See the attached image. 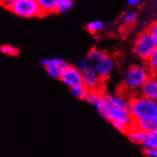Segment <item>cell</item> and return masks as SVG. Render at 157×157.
Wrapping results in <instances>:
<instances>
[{
	"label": "cell",
	"instance_id": "cell-1",
	"mask_svg": "<svg viewBox=\"0 0 157 157\" xmlns=\"http://www.w3.org/2000/svg\"><path fill=\"white\" fill-rule=\"evenodd\" d=\"M127 109L133 121L144 119H157V100L135 94L128 99Z\"/></svg>",
	"mask_w": 157,
	"mask_h": 157
},
{
	"label": "cell",
	"instance_id": "cell-2",
	"mask_svg": "<svg viewBox=\"0 0 157 157\" xmlns=\"http://www.w3.org/2000/svg\"><path fill=\"white\" fill-rule=\"evenodd\" d=\"M151 73L152 72L147 67L146 64L145 65H133L128 67L124 73L122 82L123 90L127 92H134L135 95L136 91L139 90L142 84Z\"/></svg>",
	"mask_w": 157,
	"mask_h": 157
},
{
	"label": "cell",
	"instance_id": "cell-3",
	"mask_svg": "<svg viewBox=\"0 0 157 157\" xmlns=\"http://www.w3.org/2000/svg\"><path fill=\"white\" fill-rule=\"evenodd\" d=\"M156 50L157 39L153 38L147 30L138 35L133 44V52L144 62H146Z\"/></svg>",
	"mask_w": 157,
	"mask_h": 157
},
{
	"label": "cell",
	"instance_id": "cell-4",
	"mask_svg": "<svg viewBox=\"0 0 157 157\" xmlns=\"http://www.w3.org/2000/svg\"><path fill=\"white\" fill-rule=\"evenodd\" d=\"M15 15L21 18H33L43 16L37 0H17L9 9Z\"/></svg>",
	"mask_w": 157,
	"mask_h": 157
},
{
	"label": "cell",
	"instance_id": "cell-5",
	"mask_svg": "<svg viewBox=\"0 0 157 157\" xmlns=\"http://www.w3.org/2000/svg\"><path fill=\"white\" fill-rule=\"evenodd\" d=\"M104 118L113 124L120 123L128 127H132L133 124V119L126 108L109 107Z\"/></svg>",
	"mask_w": 157,
	"mask_h": 157
},
{
	"label": "cell",
	"instance_id": "cell-6",
	"mask_svg": "<svg viewBox=\"0 0 157 157\" xmlns=\"http://www.w3.org/2000/svg\"><path fill=\"white\" fill-rule=\"evenodd\" d=\"M41 64L45 67L48 75L54 79L60 80L61 75L64 71L69 66V64L61 58H43L41 60Z\"/></svg>",
	"mask_w": 157,
	"mask_h": 157
},
{
	"label": "cell",
	"instance_id": "cell-7",
	"mask_svg": "<svg viewBox=\"0 0 157 157\" xmlns=\"http://www.w3.org/2000/svg\"><path fill=\"white\" fill-rule=\"evenodd\" d=\"M115 67H116L115 59L113 56L107 54L104 58L101 59L96 65L92 68V70H94L100 76V78L105 82L110 77Z\"/></svg>",
	"mask_w": 157,
	"mask_h": 157
},
{
	"label": "cell",
	"instance_id": "cell-8",
	"mask_svg": "<svg viewBox=\"0 0 157 157\" xmlns=\"http://www.w3.org/2000/svg\"><path fill=\"white\" fill-rule=\"evenodd\" d=\"M82 71V85L88 90H101L104 81L92 69H86Z\"/></svg>",
	"mask_w": 157,
	"mask_h": 157
},
{
	"label": "cell",
	"instance_id": "cell-9",
	"mask_svg": "<svg viewBox=\"0 0 157 157\" xmlns=\"http://www.w3.org/2000/svg\"><path fill=\"white\" fill-rule=\"evenodd\" d=\"M60 80L69 88L81 85L82 84V71L79 70L78 67L69 65L66 68V70L64 71Z\"/></svg>",
	"mask_w": 157,
	"mask_h": 157
},
{
	"label": "cell",
	"instance_id": "cell-10",
	"mask_svg": "<svg viewBox=\"0 0 157 157\" xmlns=\"http://www.w3.org/2000/svg\"><path fill=\"white\" fill-rule=\"evenodd\" d=\"M139 91H140L139 95L141 96L152 100H157V80H156V75L154 73H151L146 79V81L140 87Z\"/></svg>",
	"mask_w": 157,
	"mask_h": 157
},
{
	"label": "cell",
	"instance_id": "cell-11",
	"mask_svg": "<svg viewBox=\"0 0 157 157\" xmlns=\"http://www.w3.org/2000/svg\"><path fill=\"white\" fill-rule=\"evenodd\" d=\"M106 100L109 107H119V108H126L128 103V99L122 94H107Z\"/></svg>",
	"mask_w": 157,
	"mask_h": 157
},
{
	"label": "cell",
	"instance_id": "cell-12",
	"mask_svg": "<svg viewBox=\"0 0 157 157\" xmlns=\"http://www.w3.org/2000/svg\"><path fill=\"white\" fill-rule=\"evenodd\" d=\"M132 126L145 132H151L157 131V119H144L133 121Z\"/></svg>",
	"mask_w": 157,
	"mask_h": 157
},
{
	"label": "cell",
	"instance_id": "cell-13",
	"mask_svg": "<svg viewBox=\"0 0 157 157\" xmlns=\"http://www.w3.org/2000/svg\"><path fill=\"white\" fill-rule=\"evenodd\" d=\"M126 134H127V136H128V140H130V141H132V143H135V144L141 145V143L143 142L147 132L139 130V128H137L134 126H132L130 128H128V131L127 132Z\"/></svg>",
	"mask_w": 157,
	"mask_h": 157
},
{
	"label": "cell",
	"instance_id": "cell-14",
	"mask_svg": "<svg viewBox=\"0 0 157 157\" xmlns=\"http://www.w3.org/2000/svg\"><path fill=\"white\" fill-rule=\"evenodd\" d=\"M37 2L41 8L43 15H47L55 13V8L59 0H37Z\"/></svg>",
	"mask_w": 157,
	"mask_h": 157
},
{
	"label": "cell",
	"instance_id": "cell-15",
	"mask_svg": "<svg viewBox=\"0 0 157 157\" xmlns=\"http://www.w3.org/2000/svg\"><path fill=\"white\" fill-rule=\"evenodd\" d=\"M141 146L143 149H157V131L147 132Z\"/></svg>",
	"mask_w": 157,
	"mask_h": 157
},
{
	"label": "cell",
	"instance_id": "cell-16",
	"mask_svg": "<svg viewBox=\"0 0 157 157\" xmlns=\"http://www.w3.org/2000/svg\"><path fill=\"white\" fill-rule=\"evenodd\" d=\"M73 6L72 0H59L57 6L55 8V13H68Z\"/></svg>",
	"mask_w": 157,
	"mask_h": 157
},
{
	"label": "cell",
	"instance_id": "cell-17",
	"mask_svg": "<svg viewBox=\"0 0 157 157\" xmlns=\"http://www.w3.org/2000/svg\"><path fill=\"white\" fill-rule=\"evenodd\" d=\"M86 29L89 33H90L92 34H96V33H99L104 29V23L100 20L91 21V22L87 24Z\"/></svg>",
	"mask_w": 157,
	"mask_h": 157
},
{
	"label": "cell",
	"instance_id": "cell-18",
	"mask_svg": "<svg viewBox=\"0 0 157 157\" xmlns=\"http://www.w3.org/2000/svg\"><path fill=\"white\" fill-rule=\"evenodd\" d=\"M70 89H71V94L75 97H76L77 99H80V100H85L88 90L82 84L77 85V86H73V87H71Z\"/></svg>",
	"mask_w": 157,
	"mask_h": 157
},
{
	"label": "cell",
	"instance_id": "cell-19",
	"mask_svg": "<svg viewBox=\"0 0 157 157\" xmlns=\"http://www.w3.org/2000/svg\"><path fill=\"white\" fill-rule=\"evenodd\" d=\"M0 52L1 53L5 55H9V56H17L19 54V49L15 48L12 45H2L0 46Z\"/></svg>",
	"mask_w": 157,
	"mask_h": 157
},
{
	"label": "cell",
	"instance_id": "cell-20",
	"mask_svg": "<svg viewBox=\"0 0 157 157\" xmlns=\"http://www.w3.org/2000/svg\"><path fill=\"white\" fill-rule=\"evenodd\" d=\"M146 65L152 73H154L156 71V70H157V50L149 58H147V60L146 61Z\"/></svg>",
	"mask_w": 157,
	"mask_h": 157
},
{
	"label": "cell",
	"instance_id": "cell-21",
	"mask_svg": "<svg viewBox=\"0 0 157 157\" xmlns=\"http://www.w3.org/2000/svg\"><path fill=\"white\" fill-rule=\"evenodd\" d=\"M136 19H137V13L130 12V13H128L124 17V24H126L128 26H131L136 21Z\"/></svg>",
	"mask_w": 157,
	"mask_h": 157
},
{
	"label": "cell",
	"instance_id": "cell-22",
	"mask_svg": "<svg viewBox=\"0 0 157 157\" xmlns=\"http://www.w3.org/2000/svg\"><path fill=\"white\" fill-rule=\"evenodd\" d=\"M113 127L116 128V130L120 132H122V133H127V132L128 131V128H130L131 127H128L127 125H124V124H120V123H114L113 124Z\"/></svg>",
	"mask_w": 157,
	"mask_h": 157
},
{
	"label": "cell",
	"instance_id": "cell-23",
	"mask_svg": "<svg viewBox=\"0 0 157 157\" xmlns=\"http://www.w3.org/2000/svg\"><path fill=\"white\" fill-rule=\"evenodd\" d=\"M147 31L150 32V33L152 35V37H153V38L157 39V24H156V22H153V23L150 26L149 29H147Z\"/></svg>",
	"mask_w": 157,
	"mask_h": 157
},
{
	"label": "cell",
	"instance_id": "cell-24",
	"mask_svg": "<svg viewBox=\"0 0 157 157\" xmlns=\"http://www.w3.org/2000/svg\"><path fill=\"white\" fill-rule=\"evenodd\" d=\"M144 154L147 157H156L157 149H144Z\"/></svg>",
	"mask_w": 157,
	"mask_h": 157
},
{
	"label": "cell",
	"instance_id": "cell-25",
	"mask_svg": "<svg viewBox=\"0 0 157 157\" xmlns=\"http://www.w3.org/2000/svg\"><path fill=\"white\" fill-rule=\"evenodd\" d=\"M15 1H17V0H4L3 3H2V6L5 7L6 9H8V10H9V9L11 8V6H12Z\"/></svg>",
	"mask_w": 157,
	"mask_h": 157
},
{
	"label": "cell",
	"instance_id": "cell-26",
	"mask_svg": "<svg viewBox=\"0 0 157 157\" xmlns=\"http://www.w3.org/2000/svg\"><path fill=\"white\" fill-rule=\"evenodd\" d=\"M142 1L143 0H128V4L131 5V6H136Z\"/></svg>",
	"mask_w": 157,
	"mask_h": 157
},
{
	"label": "cell",
	"instance_id": "cell-27",
	"mask_svg": "<svg viewBox=\"0 0 157 157\" xmlns=\"http://www.w3.org/2000/svg\"><path fill=\"white\" fill-rule=\"evenodd\" d=\"M3 1H4V0H0V5H2V3H3Z\"/></svg>",
	"mask_w": 157,
	"mask_h": 157
},
{
	"label": "cell",
	"instance_id": "cell-28",
	"mask_svg": "<svg viewBox=\"0 0 157 157\" xmlns=\"http://www.w3.org/2000/svg\"><path fill=\"white\" fill-rule=\"evenodd\" d=\"M72 1H75V0H72Z\"/></svg>",
	"mask_w": 157,
	"mask_h": 157
}]
</instances>
